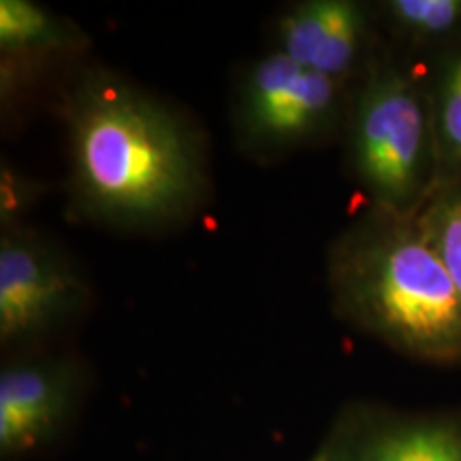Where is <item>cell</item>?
Listing matches in <instances>:
<instances>
[{
	"mask_svg": "<svg viewBox=\"0 0 461 461\" xmlns=\"http://www.w3.org/2000/svg\"><path fill=\"white\" fill-rule=\"evenodd\" d=\"M436 135L438 177L461 176V41L436 56L425 75Z\"/></svg>",
	"mask_w": 461,
	"mask_h": 461,
	"instance_id": "cell-11",
	"label": "cell"
},
{
	"mask_svg": "<svg viewBox=\"0 0 461 461\" xmlns=\"http://www.w3.org/2000/svg\"><path fill=\"white\" fill-rule=\"evenodd\" d=\"M414 218L461 293V176L436 182Z\"/></svg>",
	"mask_w": 461,
	"mask_h": 461,
	"instance_id": "cell-12",
	"label": "cell"
},
{
	"mask_svg": "<svg viewBox=\"0 0 461 461\" xmlns=\"http://www.w3.org/2000/svg\"><path fill=\"white\" fill-rule=\"evenodd\" d=\"M312 461H322V459H321V455H316V457H314Z\"/></svg>",
	"mask_w": 461,
	"mask_h": 461,
	"instance_id": "cell-13",
	"label": "cell"
},
{
	"mask_svg": "<svg viewBox=\"0 0 461 461\" xmlns=\"http://www.w3.org/2000/svg\"><path fill=\"white\" fill-rule=\"evenodd\" d=\"M374 9L355 0H305L276 26V51L299 67L346 84L372 60Z\"/></svg>",
	"mask_w": 461,
	"mask_h": 461,
	"instance_id": "cell-6",
	"label": "cell"
},
{
	"mask_svg": "<svg viewBox=\"0 0 461 461\" xmlns=\"http://www.w3.org/2000/svg\"><path fill=\"white\" fill-rule=\"evenodd\" d=\"M68 186L79 216L157 229L193 214L205 193L197 132L120 75L84 73L68 92Z\"/></svg>",
	"mask_w": 461,
	"mask_h": 461,
	"instance_id": "cell-1",
	"label": "cell"
},
{
	"mask_svg": "<svg viewBox=\"0 0 461 461\" xmlns=\"http://www.w3.org/2000/svg\"><path fill=\"white\" fill-rule=\"evenodd\" d=\"M376 20L400 45L442 54L461 41V0H384Z\"/></svg>",
	"mask_w": 461,
	"mask_h": 461,
	"instance_id": "cell-10",
	"label": "cell"
},
{
	"mask_svg": "<svg viewBox=\"0 0 461 461\" xmlns=\"http://www.w3.org/2000/svg\"><path fill=\"white\" fill-rule=\"evenodd\" d=\"M344 105L346 84L274 50L241 77L235 126L248 149L276 154L325 137L338 126Z\"/></svg>",
	"mask_w": 461,
	"mask_h": 461,
	"instance_id": "cell-4",
	"label": "cell"
},
{
	"mask_svg": "<svg viewBox=\"0 0 461 461\" xmlns=\"http://www.w3.org/2000/svg\"><path fill=\"white\" fill-rule=\"evenodd\" d=\"M88 48L82 28L32 0H0L3 95L34 68Z\"/></svg>",
	"mask_w": 461,
	"mask_h": 461,
	"instance_id": "cell-9",
	"label": "cell"
},
{
	"mask_svg": "<svg viewBox=\"0 0 461 461\" xmlns=\"http://www.w3.org/2000/svg\"><path fill=\"white\" fill-rule=\"evenodd\" d=\"M77 363L34 359L0 372V451H32L54 438L71 414L79 391Z\"/></svg>",
	"mask_w": 461,
	"mask_h": 461,
	"instance_id": "cell-8",
	"label": "cell"
},
{
	"mask_svg": "<svg viewBox=\"0 0 461 461\" xmlns=\"http://www.w3.org/2000/svg\"><path fill=\"white\" fill-rule=\"evenodd\" d=\"M319 455L322 461H461V411H353Z\"/></svg>",
	"mask_w": 461,
	"mask_h": 461,
	"instance_id": "cell-7",
	"label": "cell"
},
{
	"mask_svg": "<svg viewBox=\"0 0 461 461\" xmlns=\"http://www.w3.org/2000/svg\"><path fill=\"white\" fill-rule=\"evenodd\" d=\"M88 299L73 263L54 246L9 224L0 235V342L24 344L58 330Z\"/></svg>",
	"mask_w": 461,
	"mask_h": 461,
	"instance_id": "cell-5",
	"label": "cell"
},
{
	"mask_svg": "<svg viewBox=\"0 0 461 461\" xmlns=\"http://www.w3.org/2000/svg\"><path fill=\"white\" fill-rule=\"evenodd\" d=\"M348 109V165L374 210L414 214L438 177L428 79L374 51Z\"/></svg>",
	"mask_w": 461,
	"mask_h": 461,
	"instance_id": "cell-3",
	"label": "cell"
},
{
	"mask_svg": "<svg viewBox=\"0 0 461 461\" xmlns=\"http://www.w3.org/2000/svg\"><path fill=\"white\" fill-rule=\"evenodd\" d=\"M336 312L397 353L461 361V293L414 214L370 210L331 248Z\"/></svg>",
	"mask_w": 461,
	"mask_h": 461,
	"instance_id": "cell-2",
	"label": "cell"
}]
</instances>
